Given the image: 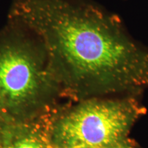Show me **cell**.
Listing matches in <instances>:
<instances>
[{"instance_id":"obj_4","label":"cell","mask_w":148,"mask_h":148,"mask_svg":"<svg viewBox=\"0 0 148 148\" xmlns=\"http://www.w3.org/2000/svg\"><path fill=\"white\" fill-rule=\"evenodd\" d=\"M7 148H46V147L38 138L31 136H25L15 140Z\"/></svg>"},{"instance_id":"obj_5","label":"cell","mask_w":148,"mask_h":148,"mask_svg":"<svg viewBox=\"0 0 148 148\" xmlns=\"http://www.w3.org/2000/svg\"><path fill=\"white\" fill-rule=\"evenodd\" d=\"M137 146L136 143L131 139L130 138L125 140V141L123 142V143L118 144V145L112 146V147H106V148H135Z\"/></svg>"},{"instance_id":"obj_6","label":"cell","mask_w":148,"mask_h":148,"mask_svg":"<svg viewBox=\"0 0 148 148\" xmlns=\"http://www.w3.org/2000/svg\"><path fill=\"white\" fill-rule=\"evenodd\" d=\"M135 148H138V147H137V146H136V147H135Z\"/></svg>"},{"instance_id":"obj_2","label":"cell","mask_w":148,"mask_h":148,"mask_svg":"<svg viewBox=\"0 0 148 148\" xmlns=\"http://www.w3.org/2000/svg\"><path fill=\"white\" fill-rule=\"evenodd\" d=\"M146 108L134 95L92 97L61 115L51 136L52 148H106L130 138Z\"/></svg>"},{"instance_id":"obj_1","label":"cell","mask_w":148,"mask_h":148,"mask_svg":"<svg viewBox=\"0 0 148 148\" xmlns=\"http://www.w3.org/2000/svg\"><path fill=\"white\" fill-rule=\"evenodd\" d=\"M10 10L37 38L56 83L71 93L110 97L148 88V49L108 11L82 0H15Z\"/></svg>"},{"instance_id":"obj_3","label":"cell","mask_w":148,"mask_h":148,"mask_svg":"<svg viewBox=\"0 0 148 148\" xmlns=\"http://www.w3.org/2000/svg\"><path fill=\"white\" fill-rule=\"evenodd\" d=\"M34 44L16 35L0 39V103L5 107H21L56 83L49 71L42 69V47Z\"/></svg>"}]
</instances>
